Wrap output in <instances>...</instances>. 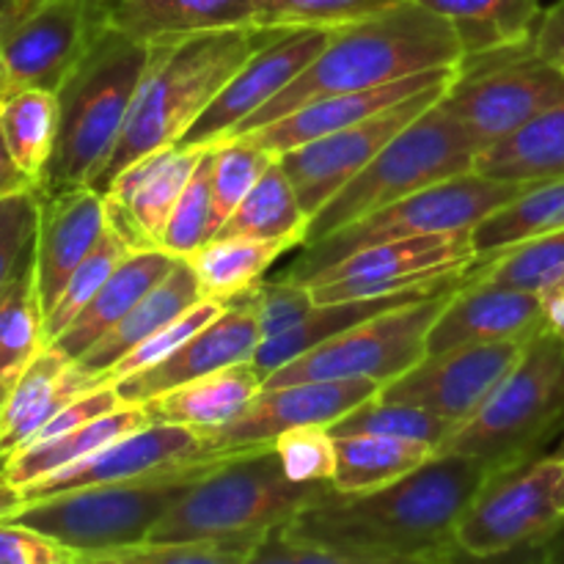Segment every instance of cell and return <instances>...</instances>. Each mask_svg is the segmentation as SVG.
<instances>
[{"mask_svg": "<svg viewBox=\"0 0 564 564\" xmlns=\"http://www.w3.org/2000/svg\"><path fill=\"white\" fill-rule=\"evenodd\" d=\"M328 28H268L257 53L235 72L224 91L213 99L196 124L182 138V147H213L229 138L259 108L279 97L328 44Z\"/></svg>", "mask_w": 564, "mask_h": 564, "instance_id": "cell-17", "label": "cell"}, {"mask_svg": "<svg viewBox=\"0 0 564 564\" xmlns=\"http://www.w3.org/2000/svg\"><path fill=\"white\" fill-rule=\"evenodd\" d=\"M105 3H108V0H105Z\"/></svg>", "mask_w": 564, "mask_h": 564, "instance_id": "cell-64", "label": "cell"}, {"mask_svg": "<svg viewBox=\"0 0 564 564\" xmlns=\"http://www.w3.org/2000/svg\"><path fill=\"white\" fill-rule=\"evenodd\" d=\"M532 47L540 58L551 61L564 72V0H556L538 22Z\"/></svg>", "mask_w": 564, "mask_h": 564, "instance_id": "cell-54", "label": "cell"}, {"mask_svg": "<svg viewBox=\"0 0 564 564\" xmlns=\"http://www.w3.org/2000/svg\"><path fill=\"white\" fill-rule=\"evenodd\" d=\"M452 80L438 83V86L427 88V91L416 94V97L405 99V102L394 105V108L383 110V113L372 116L361 124L345 127V130L330 132V135L279 154V165L290 176L303 213L314 218L347 182L356 180L378 158L386 143L394 141L411 121H416L424 110L433 108L444 97Z\"/></svg>", "mask_w": 564, "mask_h": 564, "instance_id": "cell-14", "label": "cell"}, {"mask_svg": "<svg viewBox=\"0 0 564 564\" xmlns=\"http://www.w3.org/2000/svg\"><path fill=\"white\" fill-rule=\"evenodd\" d=\"M527 341L457 347L422 361L380 389V400L408 402L433 411L457 430L471 422L521 361Z\"/></svg>", "mask_w": 564, "mask_h": 564, "instance_id": "cell-16", "label": "cell"}, {"mask_svg": "<svg viewBox=\"0 0 564 564\" xmlns=\"http://www.w3.org/2000/svg\"><path fill=\"white\" fill-rule=\"evenodd\" d=\"M0 127L11 158L39 193L58 138V97L44 88L6 94L0 97Z\"/></svg>", "mask_w": 564, "mask_h": 564, "instance_id": "cell-38", "label": "cell"}, {"mask_svg": "<svg viewBox=\"0 0 564 564\" xmlns=\"http://www.w3.org/2000/svg\"><path fill=\"white\" fill-rule=\"evenodd\" d=\"M207 468L180 474V477L66 490L47 499L25 501V507L6 521L39 529L58 543L69 545L80 556L110 554V551L147 543L165 512Z\"/></svg>", "mask_w": 564, "mask_h": 564, "instance_id": "cell-9", "label": "cell"}, {"mask_svg": "<svg viewBox=\"0 0 564 564\" xmlns=\"http://www.w3.org/2000/svg\"><path fill=\"white\" fill-rule=\"evenodd\" d=\"M147 424H152L147 405H121L113 413H108V416L86 424V427H77L72 433L33 441V444L22 446L20 452L6 457L3 474L11 485H17L22 490L28 485L39 482V479L53 477V474L97 455L108 444H113V441L124 438L130 433H138Z\"/></svg>", "mask_w": 564, "mask_h": 564, "instance_id": "cell-32", "label": "cell"}, {"mask_svg": "<svg viewBox=\"0 0 564 564\" xmlns=\"http://www.w3.org/2000/svg\"><path fill=\"white\" fill-rule=\"evenodd\" d=\"M0 97H3V69H0Z\"/></svg>", "mask_w": 564, "mask_h": 564, "instance_id": "cell-62", "label": "cell"}, {"mask_svg": "<svg viewBox=\"0 0 564 564\" xmlns=\"http://www.w3.org/2000/svg\"><path fill=\"white\" fill-rule=\"evenodd\" d=\"M328 433L334 435H389V438H402L413 441V444L430 446V449L438 455L444 449L446 441L457 433V427L446 419L435 416L433 411L419 405H408V402H389L372 397L364 405H358L356 411H350L347 416H341L339 422H334L328 427Z\"/></svg>", "mask_w": 564, "mask_h": 564, "instance_id": "cell-41", "label": "cell"}, {"mask_svg": "<svg viewBox=\"0 0 564 564\" xmlns=\"http://www.w3.org/2000/svg\"><path fill=\"white\" fill-rule=\"evenodd\" d=\"M262 339L257 314L242 292L240 297L226 303L224 312L213 323L204 325L196 336H191L180 350H174L154 367L113 380V389L124 405H143V402L193 383L204 375L220 372V369L237 367V364H251Z\"/></svg>", "mask_w": 564, "mask_h": 564, "instance_id": "cell-20", "label": "cell"}, {"mask_svg": "<svg viewBox=\"0 0 564 564\" xmlns=\"http://www.w3.org/2000/svg\"><path fill=\"white\" fill-rule=\"evenodd\" d=\"M202 301L204 295L202 286H198L196 273H193V268L187 264V259H180V262L174 264V270H171L158 286H152V290L130 308V314H127L124 319H119V325H113V328H110L77 364H80L88 375L102 380V383H110L108 375L113 372V367L121 358L130 356L141 341H147L149 336L158 334L163 325L174 323L176 317L191 312V308Z\"/></svg>", "mask_w": 564, "mask_h": 564, "instance_id": "cell-28", "label": "cell"}, {"mask_svg": "<svg viewBox=\"0 0 564 564\" xmlns=\"http://www.w3.org/2000/svg\"><path fill=\"white\" fill-rule=\"evenodd\" d=\"M560 433H564V339L545 328L527 341L521 361L505 383L441 452L471 457L499 471L549 455L545 446Z\"/></svg>", "mask_w": 564, "mask_h": 564, "instance_id": "cell-6", "label": "cell"}, {"mask_svg": "<svg viewBox=\"0 0 564 564\" xmlns=\"http://www.w3.org/2000/svg\"><path fill=\"white\" fill-rule=\"evenodd\" d=\"M0 413H3V400H0ZM0 471H3V457H0Z\"/></svg>", "mask_w": 564, "mask_h": 564, "instance_id": "cell-63", "label": "cell"}, {"mask_svg": "<svg viewBox=\"0 0 564 564\" xmlns=\"http://www.w3.org/2000/svg\"><path fill=\"white\" fill-rule=\"evenodd\" d=\"M97 386H102V380L88 375L80 364L64 358L50 345L44 347L28 364V369L3 400V413H0V457L3 463L6 457L20 452L55 413L64 411L69 402L88 394Z\"/></svg>", "mask_w": 564, "mask_h": 564, "instance_id": "cell-25", "label": "cell"}, {"mask_svg": "<svg viewBox=\"0 0 564 564\" xmlns=\"http://www.w3.org/2000/svg\"><path fill=\"white\" fill-rule=\"evenodd\" d=\"M259 538L193 540V543H141L99 556H83V564H246Z\"/></svg>", "mask_w": 564, "mask_h": 564, "instance_id": "cell-46", "label": "cell"}, {"mask_svg": "<svg viewBox=\"0 0 564 564\" xmlns=\"http://www.w3.org/2000/svg\"><path fill=\"white\" fill-rule=\"evenodd\" d=\"M564 229V180L540 182L527 187L510 204L490 213L471 229V246L477 259L494 257L505 248L532 237L554 235Z\"/></svg>", "mask_w": 564, "mask_h": 564, "instance_id": "cell-39", "label": "cell"}, {"mask_svg": "<svg viewBox=\"0 0 564 564\" xmlns=\"http://www.w3.org/2000/svg\"><path fill=\"white\" fill-rule=\"evenodd\" d=\"M460 61L463 47L455 28L416 0H402L394 9L352 25L334 28L328 44L308 64V69L301 72L251 119L242 121L229 138L259 130L312 99L369 91L422 72L457 66Z\"/></svg>", "mask_w": 564, "mask_h": 564, "instance_id": "cell-2", "label": "cell"}, {"mask_svg": "<svg viewBox=\"0 0 564 564\" xmlns=\"http://www.w3.org/2000/svg\"><path fill=\"white\" fill-rule=\"evenodd\" d=\"M253 3L257 0H108L105 25L152 44L253 25Z\"/></svg>", "mask_w": 564, "mask_h": 564, "instance_id": "cell-27", "label": "cell"}, {"mask_svg": "<svg viewBox=\"0 0 564 564\" xmlns=\"http://www.w3.org/2000/svg\"><path fill=\"white\" fill-rule=\"evenodd\" d=\"M455 75L457 66H444V69L422 72V75L405 77V80L389 83V86L369 88V91L330 94V97L312 99V102L301 105L292 113L281 116V119L270 121L259 130L246 132V138H251L253 143H259V147L279 158V154L303 147V143H312L317 138L330 135V132L345 130V127L361 124V121L372 119V116L383 113V110L394 108V105L405 102V99L416 97V94L427 91L438 83L452 80Z\"/></svg>", "mask_w": 564, "mask_h": 564, "instance_id": "cell-24", "label": "cell"}, {"mask_svg": "<svg viewBox=\"0 0 564 564\" xmlns=\"http://www.w3.org/2000/svg\"><path fill=\"white\" fill-rule=\"evenodd\" d=\"M213 457L204 449L196 430L180 424L152 422L138 433L113 441L97 455L64 468V471L44 477L39 482L22 488L25 501L47 499V496L66 494V490L94 488V485L138 482V479L180 477V474L202 471L213 466Z\"/></svg>", "mask_w": 564, "mask_h": 564, "instance_id": "cell-18", "label": "cell"}, {"mask_svg": "<svg viewBox=\"0 0 564 564\" xmlns=\"http://www.w3.org/2000/svg\"><path fill=\"white\" fill-rule=\"evenodd\" d=\"M463 279L543 295L564 279V229L523 240L494 257L477 259L463 273Z\"/></svg>", "mask_w": 564, "mask_h": 564, "instance_id": "cell-40", "label": "cell"}, {"mask_svg": "<svg viewBox=\"0 0 564 564\" xmlns=\"http://www.w3.org/2000/svg\"><path fill=\"white\" fill-rule=\"evenodd\" d=\"M477 262L471 235H427L380 242L341 259L308 286L317 303L369 301L460 275Z\"/></svg>", "mask_w": 564, "mask_h": 564, "instance_id": "cell-13", "label": "cell"}, {"mask_svg": "<svg viewBox=\"0 0 564 564\" xmlns=\"http://www.w3.org/2000/svg\"><path fill=\"white\" fill-rule=\"evenodd\" d=\"M375 380H317V383L264 386L229 424L209 433H198L213 460L237 452L273 446L275 438L301 427H330L380 394Z\"/></svg>", "mask_w": 564, "mask_h": 564, "instance_id": "cell-15", "label": "cell"}, {"mask_svg": "<svg viewBox=\"0 0 564 564\" xmlns=\"http://www.w3.org/2000/svg\"><path fill=\"white\" fill-rule=\"evenodd\" d=\"M474 174L516 185L564 180V102L474 154Z\"/></svg>", "mask_w": 564, "mask_h": 564, "instance_id": "cell-31", "label": "cell"}, {"mask_svg": "<svg viewBox=\"0 0 564 564\" xmlns=\"http://www.w3.org/2000/svg\"><path fill=\"white\" fill-rule=\"evenodd\" d=\"M28 191H36V185H33V182L22 174L20 165L14 163L9 147H6L3 127H0V202L9 196H17V193H28Z\"/></svg>", "mask_w": 564, "mask_h": 564, "instance_id": "cell-55", "label": "cell"}, {"mask_svg": "<svg viewBox=\"0 0 564 564\" xmlns=\"http://www.w3.org/2000/svg\"><path fill=\"white\" fill-rule=\"evenodd\" d=\"M292 246L279 240H248V237H215L204 242L196 253L187 257V264L196 273L202 295L207 301L229 303L264 281L281 253H290Z\"/></svg>", "mask_w": 564, "mask_h": 564, "instance_id": "cell-37", "label": "cell"}, {"mask_svg": "<svg viewBox=\"0 0 564 564\" xmlns=\"http://www.w3.org/2000/svg\"><path fill=\"white\" fill-rule=\"evenodd\" d=\"M281 466L295 482H328L334 479L336 452L328 427H301L284 433L273 444Z\"/></svg>", "mask_w": 564, "mask_h": 564, "instance_id": "cell-50", "label": "cell"}, {"mask_svg": "<svg viewBox=\"0 0 564 564\" xmlns=\"http://www.w3.org/2000/svg\"><path fill=\"white\" fill-rule=\"evenodd\" d=\"M224 308H226V303L207 301V297H204V301L196 303L191 312H185L182 317H176L174 323L163 325L158 334H152L147 341H141V345H138L130 356L121 358V361L113 367V372L108 375V380L113 383V380L124 378V375L141 372V369H149V367H154V364H160L163 358H169L171 352L180 350V347L185 345L191 336H196L204 325L213 323V319L218 317Z\"/></svg>", "mask_w": 564, "mask_h": 564, "instance_id": "cell-47", "label": "cell"}, {"mask_svg": "<svg viewBox=\"0 0 564 564\" xmlns=\"http://www.w3.org/2000/svg\"><path fill=\"white\" fill-rule=\"evenodd\" d=\"M446 560V556H444ZM435 562H411V560H378V556L364 554H347V551L328 549V545L306 543L286 532V527L270 529L268 534L259 538L253 551L248 554L246 564H441Z\"/></svg>", "mask_w": 564, "mask_h": 564, "instance_id": "cell-48", "label": "cell"}, {"mask_svg": "<svg viewBox=\"0 0 564 564\" xmlns=\"http://www.w3.org/2000/svg\"><path fill=\"white\" fill-rule=\"evenodd\" d=\"M441 564H564V523L545 538L494 556H474L455 549Z\"/></svg>", "mask_w": 564, "mask_h": 564, "instance_id": "cell-53", "label": "cell"}, {"mask_svg": "<svg viewBox=\"0 0 564 564\" xmlns=\"http://www.w3.org/2000/svg\"><path fill=\"white\" fill-rule=\"evenodd\" d=\"M47 347L33 246L0 290V400L9 397L28 364Z\"/></svg>", "mask_w": 564, "mask_h": 564, "instance_id": "cell-33", "label": "cell"}, {"mask_svg": "<svg viewBox=\"0 0 564 564\" xmlns=\"http://www.w3.org/2000/svg\"><path fill=\"white\" fill-rule=\"evenodd\" d=\"M330 488L328 482L290 479L273 446L237 452L220 457L180 496L147 543L262 538Z\"/></svg>", "mask_w": 564, "mask_h": 564, "instance_id": "cell-5", "label": "cell"}, {"mask_svg": "<svg viewBox=\"0 0 564 564\" xmlns=\"http://www.w3.org/2000/svg\"><path fill=\"white\" fill-rule=\"evenodd\" d=\"M22 507H25V496H22V490L17 488V485H11L9 479H6V474L0 471V521L11 518L14 512H20Z\"/></svg>", "mask_w": 564, "mask_h": 564, "instance_id": "cell-58", "label": "cell"}, {"mask_svg": "<svg viewBox=\"0 0 564 564\" xmlns=\"http://www.w3.org/2000/svg\"><path fill=\"white\" fill-rule=\"evenodd\" d=\"M264 36L268 28L242 25L149 44V66L94 191L105 193L127 165L180 143Z\"/></svg>", "mask_w": 564, "mask_h": 564, "instance_id": "cell-3", "label": "cell"}, {"mask_svg": "<svg viewBox=\"0 0 564 564\" xmlns=\"http://www.w3.org/2000/svg\"><path fill=\"white\" fill-rule=\"evenodd\" d=\"M551 455H556V457H562L564 460V433H562V438H560V444H556V449L551 452Z\"/></svg>", "mask_w": 564, "mask_h": 564, "instance_id": "cell-60", "label": "cell"}, {"mask_svg": "<svg viewBox=\"0 0 564 564\" xmlns=\"http://www.w3.org/2000/svg\"><path fill=\"white\" fill-rule=\"evenodd\" d=\"M527 187L532 185L488 180V176H479L474 171L452 176V180L424 187L413 196L400 198V202L334 231L314 246L301 248L297 257L275 279L312 286L317 275L339 264L341 259L352 257L364 248L380 246V242L411 240V237L427 235H471L479 220L510 204Z\"/></svg>", "mask_w": 564, "mask_h": 564, "instance_id": "cell-7", "label": "cell"}, {"mask_svg": "<svg viewBox=\"0 0 564 564\" xmlns=\"http://www.w3.org/2000/svg\"><path fill=\"white\" fill-rule=\"evenodd\" d=\"M275 160L246 135L213 143V237Z\"/></svg>", "mask_w": 564, "mask_h": 564, "instance_id": "cell-42", "label": "cell"}, {"mask_svg": "<svg viewBox=\"0 0 564 564\" xmlns=\"http://www.w3.org/2000/svg\"><path fill=\"white\" fill-rule=\"evenodd\" d=\"M564 460L540 455L534 460L490 471L457 523V549L494 556L545 538L564 523L556 505Z\"/></svg>", "mask_w": 564, "mask_h": 564, "instance_id": "cell-12", "label": "cell"}, {"mask_svg": "<svg viewBox=\"0 0 564 564\" xmlns=\"http://www.w3.org/2000/svg\"><path fill=\"white\" fill-rule=\"evenodd\" d=\"M176 262L180 257L163 251V248L127 253L119 268L105 281L102 290L97 292V297L77 314L75 323L64 334L50 341V347L69 361H80L113 325H119V319L130 314V308L152 286H158L174 270Z\"/></svg>", "mask_w": 564, "mask_h": 564, "instance_id": "cell-26", "label": "cell"}, {"mask_svg": "<svg viewBox=\"0 0 564 564\" xmlns=\"http://www.w3.org/2000/svg\"><path fill=\"white\" fill-rule=\"evenodd\" d=\"M204 149L174 147L158 149L127 165L102 193L108 226L132 248H160L180 193L185 191Z\"/></svg>", "mask_w": 564, "mask_h": 564, "instance_id": "cell-21", "label": "cell"}, {"mask_svg": "<svg viewBox=\"0 0 564 564\" xmlns=\"http://www.w3.org/2000/svg\"><path fill=\"white\" fill-rule=\"evenodd\" d=\"M130 251L132 248L127 246L113 229L105 231L99 246L94 248V251L83 259L80 268L69 275L58 303H55V306L47 312V317H44V336H47V345L75 323L77 314H80L83 308L97 297V292L102 290L105 281L110 279V273L119 268L121 259H124Z\"/></svg>", "mask_w": 564, "mask_h": 564, "instance_id": "cell-44", "label": "cell"}, {"mask_svg": "<svg viewBox=\"0 0 564 564\" xmlns=\"http://www.w3.org/2000/svg\"><path fill=\"white\" fill-rule=\"evenodd\" d=\"M444 17L460 39L463 58L532 42L543 17L540 0H416Z\"/></svg>", "mask_w": 564, "mask_h": 564, "instance_id": "cell-34", "label": "cell"}, {"mask_svg": "<svg viewBox=\"0 0 564 564\" xmlns=\"http://www.w3.org/2000/svg\"><path fill=\"white\" fill-rule=\"evenodd\" d=\"M543 306H545V323L554 334H560L564 339V279L556 281L551 290H545L543 295Z\"/></svg>", "mask_w": 564, "mask_h": 564, "instance_id": "cell-56", "label": "cell"}, {"mask_svg": "<svg viewBox=\"0 0 564 564\" xmlns=\"http://www.w3.org/2000/svg\"><path fill=\"white\" fill-rule=\"evenodd\" d=\"M246 297L248 303H251L253 314H257L264 339H273V336L295 328V325L317 306V301H314L308 286L275 279V275L273 279L259 281L257 286H251V290L246 292Z\"/></svg>", "mask_w": 564, "mask_h": 564, "instance_id": "cell-49", "label": "cell"}, {"mask_svg": "<svg viewBox=\"0 0 564 564\" xmlns=\"http://www.w3.org/2000/svg\"><path fill=\"white\" fill-rule=\"evenodd\" d=\"M336 466L334 490L339 494H367L383 485L397 482L416 471L419 466L435 457L430 446L413 441L389 438V435H336L334 438Z\"/></svg>", "mask_w": 564, "mask_h": 564, "instance_id": "cell-35", "label": "cell"}, {"mask_svg": "<svg viewBox=\"0 0 564 564\" xmlns=\"http://www.w3.org/2000/svg\"><path fill=\"white\" fill-rule=\"evenodd\" d=\"M402 0H257V28H345L389 11Z\"/></svg>", "mask_w": 564, "mask_h": 564, "instance_id": "cell-45", "label": "cell"}, {"mask_svg": "<svg viewBox=\"0 0 564 564\" xmlns=\"http://www.w3.org/2000/svg\"><path fill=\"white\" fill-rule=\"evenodd\" d=\"M0 564H83V556L39 529L0 521Z\"/></svg>", "mask_w": 564, "mask_h": 564, "instance_id": "cell-52", "label": "cell"}, {"mask_svg": "<svg viewBox=\"0 0 564 564\" xmlns=\"http://www.w3.org/2000/svg\"><path fill=\"white\" fill-rule=\"evenodd\" d=\"M556 505H560V512L564 516V471H562V482H560V490H556Z\"/></svg>", "mask_w": 564, "mask_h": 564, "instance_id": "cell-59", "label": "cell"}, {"mask_svg": "<svg viewBox=\"0 0 564 564\" xmlns=\"http://www.w3.org/2000/svg\"><path fill=\"white\" fill-rule=\"evenodd\" d=\"M477 143L438 102L424 110L394 141L380 149L378 158L347 182L312 220L301 248L325 240L334 231L413 196L430 185L468 174Z\"/></svg>", "mask_w": 564, "mask_h": 564, "instance_id": "cell-8", "label": "cell"}, {"mask_svg": "<svg viewBox=\"0 0 564 564\" xmlns=\"http://www.w3.org/2000/svg\"><path fill=\"white\" fill-rule=\"evenodd\" d=\"M488 474L485 463L441 452L408 477L378 490H325L284 527L292 538L347 554L444 560L457 549V523Z\"/></svg>", "mask_w": 564, "mask_h": 564, "instance_id": "cell-1", "label": "cell"}, {"mask_svg": "<svg viewBox=\"0 0 564 564\" xmlns=\"http://www.w3.org/2000/svg\"><path fill=\"white\" fill-rule=\"evenodd\" d=\"M209 240H213V147H204L202 160L176 198L160 248L187 259Z\"/></svg>", "mask_w": 564, "mask_h": 564, "instance_id": "cell-43", "label": "cell"}, {"mask_svg": "<svg viewBox=\"0 0 564 564\" xmlns=\"http://www.w3.org/2000/svg\"><path fill=\"white\" fill-rule=\"evenodd\" d=\"M99 25L105 22L86 0H44L28 17L0 28L3 97L20 88L58 91Z\"/></svg>", "mask_w": 564, "mask_h": 564, "instance_id": "cell-19", "label": "cell"}, {"mask_svg": "<svg viewBox=\"0 0 564 564\" xmlns=\"http://www.w3.org/2000/svg\"><path fill=\"white\" fill-rule=\"evenodd\" d=\"M39 220V193H17L0 202V290L20 264L22 253L33 246Z\"/></svg>", "mask_w": 564, "mask_h": 564, "instance_id": "cell-51", "label": "cell"}, {"mask_svg": "<svg viewBox=\"0 0 564 564\" xmlns=\"http://www.w3.org/2000/svg\"><path fill=\"white\" fill-rule=\"evenodd\" d=\"M9 6H11V0H0V22H3V17H6V11H9Z\"/></svg>", "mask_w": 564, "mask_h": 564, "instance_id": "cell-61", "label": "cell"}, {"mask_svg": "<svg viewBox=\"0 0 564 564\" xmlns=\"http://www.w3.org/2000/svg\"><path fill=\"white\" fill-rule=\"evenodd\" d=\"M308 215L303 213L290 176L275 160L262 180L237 204L215 237H248V240H279L301 248L308 231ZM213 237V240H215Z\"/></svg>", "mask_w": 564, "mask_h": 564, "instance_id": "cell-36", "label": "cell"}, {"mask_svg": "<svg viewBox=\"0 0 564 564\" xmlns=\"http://www.w3.org/2000/svg\"><path fill=\"white\" fill-rule=\"evenodd\" d=\"M42 3H44V0H11L9 11H6L0 28H6V25H11V22L22 20V17H28L33 9H39ZM86 3L91 6V11L99 17V22H105V0H86Z\"/></svg>", "mask_w": 564, "mask_h": 564, "instance_id": "cell-57", "label": "cell"}, {"mask_svg": "<svg viewBox=\"0 0 564 564\" xmlns=\"http://www.w3.org/2000/svg\"><path fill=\"white\" fill-rule=\"evenodd\" d=\"M152 47L99 25L58 97V138L39 193L91 187L108 165L135 99Z\"/></svg>", "mask_w": 564, "mask_h": 564, "instance_id": "cell-4", "label": "cell"}, {"mask_svg": "<svg viewBox=\"0 0 564 564\" xmlns=\"http://www.w3.org/2000/svg\"><path fill=\"white\" fill-rule=\"evenodd\" d=\"M545 328L540 295L463 279L430 328L427 356L496 341H529Z\"/></svg>", "mask_w": 564, "mask_h": 564, "instance_id": "cell-22", "label": "cell"}, {"mask_svg": "<svg viewBox=\"0 0 564 564\" xmlns=\"http://www.w3.org/2000/svg\"><path fill=\"white\" fill-rule=\"evenodd\" d=\"M108 229L105 198L94 187L39 193L33 262H36V284L44 317L58 303L69 275L99 246Z\"/></svg>", "mask_w": 564, "mask_h": 564, "instance_id": "cell-23", "label": "cell"}, {"mask_svg": "<svg viewBox=\"0 0 564 564\" xmlns=\"http://www.w3.org/2000/svg\"><path fill=\"white\" fill-rule=\"evenodd\" d=\"M466 273V270H463ZM460 273V275H463ZM460 275H452V279L433 281V284L413 286V290L397 292V295L386 297H369V301H345V303H317L295 328L284 330V334L273 336V339H264L262 345L257 347V356H253V367L262 375L264 380L281 369L284 364L295 361L297 356L308 352L312 347L323 345V341L334 339V336L345 334V330H352L356 325L367 323V319L378 317V314L389 312V308L405 306V303L422 301V297L433 295V292L444 290L452 281H457Z\"/></svg>", "mask_w": 564, "mask_h": 564, "instance_id": "cell-29", "label": "cell"}, {"mask_svg": "<svg viewBox=\"0 0 564 564\" xmlns=\"http://www.w3.org/2000/svg\"><path fill=\"white\" fill-rule=\"evenodd\" d=\"M564 102V72L534 53L532 42L468 55L438 99L479 149L501 141L543 110Z\"/></svg>", "mask_w": 564, "mask_h": 564, "instance_id": "cell-10", "label": "cell"}, {"mask_svg": "<svg viewBox=\"0 0 564 564\" xmlns=\"http://www.w3.org/2000/svg\"><path fill=\"white\" fill-rule=\"evenodd\" d=\"M264 389V378L253 364H237L220 372L204 375L193 383L143 402L152 422L180 424L196 433H209L246 411L248 402Z\"/></svg>", "mask_w": 564, "mask_h": 564, "instance_id": "cell-30", "label": "cell"}, {"mask_svg": "<svg viewBox=\"0 0 564 564\" xmlns=\"http://www.w3.org/2000/svg\"><path fill=\"white\" fill-rule=\"evenodd\" d=\"M463 284V275L444 290L389 308L352 330L334 336L323 345L312 347L295 361L275 369L264 386L286 383H317V380H375L386 386L416 367L427 356V334L438 319L441 308L452 292Z\"/></svg>", "mask_w": 564, "mask_h": 564, "instance_id": "cell-11", "label": "cell"}]
</instances>
